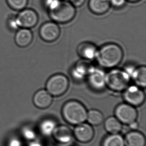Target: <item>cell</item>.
Instances as JSON below:
<instances>
[{"label": "cell", "instance_id": "1", "mask_svg": "<svg viewBox=\"0 0 146 146\" xmlns=\"http://www.w3.org/2000/svg\"><path fill=\"white\" fill-rule=\"evenodd\" d=\"M44 4L51 20L59 24L71 22L76 15L75 7L66 0H45Z\"/></svg>", "mask_w": 146, "mask_h": 146}, {"label": "cell", "instance_id": "2", "mask_svg": "<svg viewBox=\"0 0 146 146\" xmlns=\"http://www.w3.org/2000/svg\"><path fill=\"white\" fill-rule=\"evenodd\" d=\"M123 56L122 49L115 44H106L97 51L96 58L102 67L112 68L120 63Z\"/></svg>", "mask_w": 146, "mask_h": 146}, {"label": "cell", "instance_id": "3", "mask_svg": "<svg viewBox=\"0 0 146 146\" xmlns=\"http://www.w3.org/2000/svg\"><path fill=\"white\" fill-rule=\"evenodd\" d=\"M63 118L70 124L77 125L85 122L87 112L85 107L79 101L70 100L63 105L62 109Z\"/></svg>", "mask_w": 146, "mask_h": 146}, {"label": "cell", "instance_id": "4", "mask_svg": "<svg viewBox=\"0 0 146 146\" xmlns=\"http://www.w3.org/2000/svg\"><path fill=\"white\" fill-rule=\"evenodd\" d=\"M130 77L123 70L113 69L106 74V86L115 92L124 91L128 87Z\"/></svg>", "mask_w": 146, "mask_h": 146}, {"label": "cell", "instance_id": "5", "mask_svg": "<svg viewBox=\"0 0 146 146\" xmlns=\"http://www.w3.org/2000/svg\"><path fill=\"white\" fill-rule=\"evenodd\" d=\"M69 87V80L66 76L57 74L49 78L46 83L48 92L53 96H60L66 92Z\"/></svg>", "mask_w": 146, "mask_h": 146}, {"label": "cell", "instance_id": "6", "mask_svg": "<svg viewBox=\"0 0 146 146\" xmlns=\"http://www.w3.org/2000/svg\"><path fill=\"white\" fill-rule=\"evenodd\" d=\"M115 114L119 121L124 124H130L136 121L137 118L136 109L128 103L119 105L115 109Z\"/></svg>", "mask_w": 146, "mask_h": 146}, {"label": "cell", "instance_id": "7", "mask_svg": "<svg viewBox=\"0 0 146 146\" xmlns=\"http://www.w3.org/2000/svg\"><path fill=\"white\" fill-rule=\"evenodd\" d=\"M19 28L30 29L34 28L38 22V16L35 10L24 9L16 16Z\"/></svg>", "mask_w": 146, "mask_h": 146}, {"label": "cell", "instance_id": "8", "mask_svg": "<svg viewBox=\"0 0 146 146\" xmlns=\"http://www.w3.org/2000/svg\"><path fill=\"white\" fill-rule=\"evenodd\" d=\"M105 76L102 70L92 66L86 77L90 87L95 91H102L106 86Z\"/></svg>", "mask_w": 146, "mask_h": 146}, {"label": "cell", "instance_id": "9", "mask_svg": "<svg viewBox=\"0 0 146 146\" xmlns=\"http://www.w3.org/2000/svg\"><path fill=\"white\" fill-rule=\"evenodd\" d=\"M123 98L129 104L133 106H139L144 102L145 95L139 86L132 85L125 90Z\"/></svg>", "mask_w": 146, "mask_h": 146}, {"label": "cell", "instance_id": "10", "mask_svg": "<svg viewBox=\"0 0 146 146\" xmlns=\"http://www.w3.org/2000/svg\"><path fill=\"white\" fill-rule=\"evenodd\" d=\"M40 38L48 42H54L59 38L60 30L57 24L53 22H46L42 24L39 31Z\"/></svg>", "mask_w": 146, "mask_h": 146}, {"label": "cell", "instance_id": "11", "mask_svg": "<svg viewBox=\"0 0 146 146\" xmlns=\"http://www.w3.org/2000/svg\"><path fill=\"white\" fill-rule=\"evenodd\" d=\"M73 133L75 139L82 143L91 142L94 137V131L91 125L84 123L77 125Z\"/></svg>", "mask_w": 146, "mask_h": 146}, {"label": "cell", "instance_id": "12", "mask_svg": "<svg viewBox=\"0 0 146 146\" xmlns=\"http://www.w3.org/2000/svg\"><path fill=\"white\" fill-rule=\"evenodd\" d=\"M89 60L82 59L78 61L71 70V75L77 81H81L87 77L90 70L92 67Z\"/></svg>", "mask_w": 146, "mask_h": 146}, {"label": "cell", "instance_id": "13", "mask_svg": "<svg viewBox=\"0 0 146 146\" xmlns=\"http://www.w3.org/2000/svg\"><path fill=\"white\" fill-rule=\"evenodd\" d=\"M53 138L61 144H66L70 142L73 138V133L68 127L59 125L55 127L52 133Z\"/></svg>", "mask_w": 146, "mask_h": 146}, {"label": "cell", "instance_id": "14", "mask_svg": "<svg viewBox=\"0 0 146 146\" xmlns=\"http://www.w3.org/2000/svg\"><path fill=\"white\" fill-rule=\"evenodd\" d=\"M33 102L38 108H47L52 102V97L47 90L41 89L35 94Z\"/></svg>", "mask_w": 146, "mask_h": 146}, {"label": "cell", "instance_id": "15", "mask_svg": "<svg viewBox=\"0 0 146 146\" xmlns=\"http://www.w3.org/2000/svg\"><path fill=\"white\" fill-rule=\"evenodd\" d=\"M33 40L32 32L28 29L21 28L16 33L15 41L17 45L21 48H26L32 43Z\"/></svg>", "mask_w": 146, "mask_h": 146}, {"label": "cell", "instance_id": "16", "mask_svg": "<svg viewBox=\"0 0 146 146\" xmlns=\"http://www.w3.org/2000/svg\"><path fill=\"white\" fill-rule=\"evenodd\" d=\"M110 7V0H89L88 2L89 10L96 15L106 14Z\"/></svg>", "mask_w": 146, "mask_h": 146}, {"label": "cell", "instance_id": "17", "mask_svg": "<svg viewBox=\"0 0 146 146\" xmlns=\"http://www.w3.org/2000/svg\"><path fill=\"white\" fill-rule=\"evenodd\" d=\"M124 139L125 146H145L146 138L142 133L132 131L128 133Z\"/></svg>", "mask_w": 146, "mask_h": 146}, {"label": "cell", "instance_id": "18", "mask_svg": "<svg viewBox=\"0 0 146 146\" xmlns=\"http://www.w3.org/2000/svg\"><path fill=\"white\" fill-rule=\"evenodd\" d=\"M97 51L96 46L90 42H83L77 48V52L79 56L87 60L94 59L96 56Z\"/></svg>", "mask_w": 146, "mask_h": 146}, {"label": "cell", "instance_id": "19", "mask_svg": "<svg viewBox=\"0 0 146 146\" xmlns=\"http://www.w3.org/2000/svg\"><path fill=\"white\" fill-rule=\"evenodd\" d=\"M104 128L110 134H119L122 129V125L115 117H110L104 123Z\"/></svg>", "mask_w": 146, "mask_h": 146}, {"label": "cell", "instance_id": "20", "mask_svg": "<svg viewBox=\"0 0 146 146\" xmlns=\"http://www.w3.org/2000/svg\"><path fill=\"white\" fill-rule=\"evenodd\" d=\"M131 77L139 87H146V67L145 66L135 68Z\"/></svg>", "mask_w": 146, "mask_h": 146}, {"label": "cell", "instance_id": "21", "mask_svg": "<svg viewBox=\"0 0 146 146\" xmlns=\"http://www.w3.org/2000/svg\"><path fill=\"white\" fill-rule=\"evenodd\" d=\"M101 146H125L124 139L119 134L109 135L103 139Z\"/></svg>", "mask_w": 146, "mask_h": 146}, {"label": "cell", "instance_id": "22", "mask_svg": "<svg viewBox=\"0 0 146 146\" xmlns=\"http://www.w3.org/2000/svg\"><path fill=\"white\" fill-rule=\"evenodd\" d=\"M89 124L93 126H98L104 121V116L100 111L92 109L87 113V119Z\"/></svg>", "mask_w": 146, "mask_h": 146}, {"label": "cell", "instance_id": "23", "mask_svg": "<svg viewBox=\"0 0 146 146\" xmlns=\"http://www.w3.org/2000/svg\"><path fill=\"white\" fill-rule=\"evenodd\" d=\"M56 127V123L53 119H46L40 123L39 128L42 134L48 136L52 135Z\"/></svg>", "mask_w": 146, "mask_h": 146}, {"label": "cell", "instance_id": "24", "mask_svg": "<svg viewBox=\"0 0 146 146\" xmlns=\"http://www.w3.org/2000/svg\"><path fill=\"white\" fill-rule=\"evenodd\" d=\"M29 0H6L8 6L13 10L21 11L26 8Z\"/></svg>", "mask_w": 146, "mask_h": 146}, {"label": "cell", "instance_id": "25", "mask_svg": "<svg viewBox=\"0 0 146 146\" xmlns=\"http://www.w3.org/2000/svg\"><path fill=\"white\" fill-rule=\"evenodd\" d=\"M22 136L24 138L29 141H32L36 138V134L35 132L30 128H25L22 132Z\"/></svg>", "mask_w": 146, "mask_h": 146}, {"label": "cell", "instance_id": "26", "mask_svg": "<svg viewBox=\"0 0 146 146\" xmlns=\"http://www.w3.org/2000/svg\"><path fill=\"white\" fill-rule=\"evenodd\" d=\"M8 26L10 29L13 31L17 30L19 29L18 22L16 19V16H11L8 19Z\"/></svg>", "mask_w": 146, "mask_h": 146}, {"label": "cell", "instance_id": "27", "mask_svg": "<svg viewBox=\"0 0 146 146\" xmlns=\"http://www.w3.org/2000/svg\"><path fill=\"white\" fill-rule=\"evenodd\" d=\"M126 0H110L111 5L116 9L122 8L126 4Z\"/></svg>", "mask_w": 146, "mask_h": 146}, {"label": "cell", "instance_id": "28", "mask_svg": "<svg viewBox=\"0 0 146 146\" xmlns=\"http://www.w3.org/2000/svg\"><path fill=\"white\" fill-rule=\"evenodd\" d=\"M74 7H80L85 3L86 0H68Z\"/></svg>", "mask_w": 146, "mask_h": 146}, {"label": "cell", "instance_id": "29", "mask_svg": "<svg viewBox=\"0 0 146 146\" xmlns=\"http://www.w3.org/2000/svg\"><path fill=\"white\" fill-rule=\"evenodd\" d=\"M9 146H22V143L17 139H13L9 143Z\"/></svg>", "mask_w": 146, "mask_h": 146}, {"label": "cell", "instance_id": "30", "mask_svg": "<svg viewBox=\"0 0 146 146\" xmlns=\"http://www.w3.org/2000/svg\"><path fill=\"white\" fill-rule=\"evenodd\" d=\"M129 125L130 126V128L133 129V130H136L138 128V124L136 122V121L131 123L130 124H129Z\"/></svg>", "mask_w": 146, "mask_h": 146}, {"label": "cell", "instance_id": "31", "mask_svg": "<svg viewBox=\"0 0 146 146\" xmlns=\"http://www.w3.org/2000/svg\"><path fill=\"white\" fill-rule=\"evenodd\" d=\"M126 1L131 3H136L140 1L141 0H126Z\"/></svg>", "mask_w": 146, "mask_h": 146}, {"label": "cell", "instance_id": "32", "mask_svg": "<svg viewBox=\"0 0 146 146\" xmlns=\"http://www.w3.org/2000/svg\"><path fill=\"white\" fill-rule=\"evenodd\" d=\"M30 146H41V145L37 143H33Z\"/></svg>", "mask_w": 146, "mask_h": 146}]
</instances>
